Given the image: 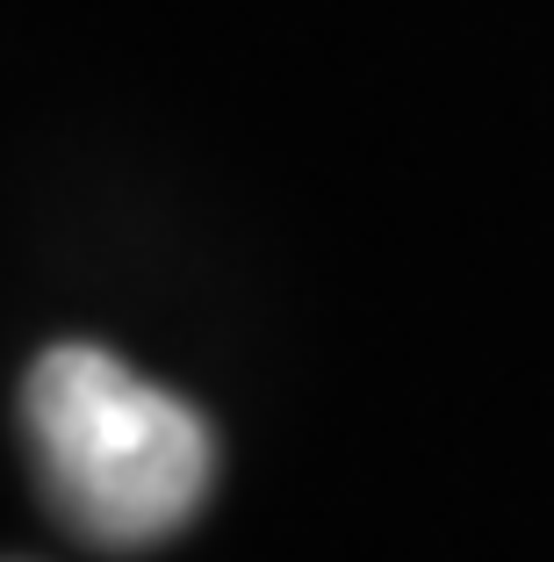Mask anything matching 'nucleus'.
Masks as SVG:
<instances>
[{"instance_id": "1", "label": "nucleus", "mask_w": 554, "mask_h": 562, "mask_svg": "<svg viewBox=\"0 0 554 562\" xmlns=\"http://www.w3.org/2000/svg\"><path fill=\"white\" fill-rule=\"evenodd\" d=\"M22 432L50 513L94 548L166 541L216 483L210 418L87 339L36 353L22 382Z\"/></svg>"}]
</instances>
